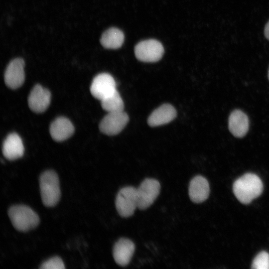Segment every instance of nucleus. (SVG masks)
Masks as SVG:
<instances>
[{
	"label": "nucleus",
	"instance_id": "nucleus-1",
	"mask_svg": "<svg viewBox=\"0 0 269 269\" xmlns=\"http://www.w3.org/2000/svg\"><path fill=\"white\" fill-rule=\"evenodd\" d=\"M234 193L236 198L243 204H249L262 193L263 184L257 175L246 173L234 183Z\"/></svg>",
	"mask_w": 269,
	"mask_h": 269
},
{
	"label": "nucleus",
	"instance_id": "nucleus-2",
	"mask_svg": "<svg viewBox=\"0 0 269 269\" xmlns=\"http://www.w3.org/2000/svg\"><path fill=\"white\" fill-rule=\"evenodd\" d=\"M8 215L13 226L20 232H27L34 229L40 221L37 214L25 205L11 206L8 209Z\"/></svg>",
	"mask_w": 269,
	"mask_h": 269
},
{
	"label": "nucleus",
	"instance_id": "nucleus-3",
	"mask_svg": "<svg viewBox=\"0 0 269 269\" xmlns=\"http://www.w3.org/2000/svg\"><path fill=\"white\" fill-rule=\"evenodd\" d=\"M39 187L44 205L47 207L55 206L59 202L61 196L57 173L51 170L43 172L39 178Z\"/></svg>",
	"mask_w": 269,
	"mask_h": 269
},
{
	"label": "nucleus",
	"instance_id": "nucleus-4",
	"mask_svg": "<svg viewBox=\"0 0 269 269\" xmlns=\"http://www.w3.org/2000/svg\"><path fill=\"white\" fill-rule=\"evenodd\" d=\"M115 205L122 217L128 218L132 216L137 208L136 188L133 186L121 188L116 196Z\"/></svg>",
	"mask_w": 269,
	"mask_h": 269
},
{
	"label": "nucleus",
	"instance_id": "nucleus-5",
	"mask_svg": "<svg viewBox=\"0 0 269 269\" xmlns=\"http://www.w3.org/2000/svg\"><path fill=\"white\" fill-rule=\"evenodd\" d=\"M160 190L159 181L154 178H145L136 188L137 208L141 210L150 207L158 196Z\"/></svg>",
	"mask_w": 269,
	"mask_h": 269
},
{
	"label": "nucleus",
	"instance_id": "nucleus-6",
	"mask_svg": "<svg viewBox=\"0 0 269 269\" xmlns=\"http://www.w3.org/2000/svg\"><path fill=\"white\" fill-rule=\"evenodd\" d=\"M163 53L162 45L155 39L141 41L134 48V54L136 58L145 62L158 61L162 57Z\"/></svg>",
	"mask_w": 269,
	"mask_h": 269
},
{
	"label": "nucleus",
	"instance_id": "nucleus-7",
	"mask_svg": "<svg viewBox=\"0 0 269 269\" xmlns=\"http://www.w3.org/2000/svg\"><path fill=\"white\" fill-rule=\"evenodd\" d=\"M129 116L124 111L108 113L99 124L100 131L108 135L120 133L129 122Z\"/></svg>",
	"mask_w": 269,
	"mask_h": 269
},
{
	"label": "nucleus",
	"instance_id": "nucleus-8",
	"mask_svg": "<svg viewBox=\"0 0 269 269\" xmlns=\"http://www.w3.org/2000/svg\"><path fill=\"white\" fill-rule=\"evenodd\" d=\"M116 90V84L114 78L106 73L97 75L93 79L90 86V92L92 96L100 101Z\"/></svg>",
	"mask_w": 269,
	"mask_h": 269
},
{
	"label": "nucleus",
	"instance_id": "nucleus-9",
	"mask_svg": "<svg viewBox=\"0 0 269 269\" xmlns=\"http://www.w3.org/2000/svg\"><path fill=\"white\" fill-rule=\"evenodd\" d=\"M24 62L20 58L14 59L8 64L4 73V82L9 88L15 89L24 83Z\"/></svg>",
	"mask_w": 269,
	"mask_h": 269
},
{
	"label": "nucleus",
	"instance_id": "nucleus-10",
	"mask_svg": "<svg viewBox=\"0 0 269 269\" xmlns=\"http://www.w3.org/2000/svg\"><path fill=\"white\" fill-rule=\"evenodd\" d=\"M50 101V92L41 85H36L30 93L28 98V104L31 111L35 113H40L47 109Z\"/></svg>",
	"mask_w": 269,
	"mask_h": 269
},
{
	"label": "nucleus",
	"instance_id": "nucleus-11",
	"mask_svg": "<svg viewBox=\"0 0 269 269\" xmlns=\"http://www.w3.org/2000/svg\"><path fill=\"white\" fill-rule=\"evenodd\" d=\"M134 251L135 245L132 241L125 238H120L113 247V255L115 262L120 266H127Z\"/></svg>",
	"mask_w": 269,
	"mask_h": 269
},
{
	"label": "nucleus",
	"instance_id": "nucleus-12",
	"mask_svg": "<svg viewBox=\"0 0 269 269\" xmlns=\"http://www.w3.org/2000/svg\"><path fill=\"white\" fill-rule=\"evenodd\" d=\"M188 193L192 202L196 203L204 202L208 198L210 193L208 181L202 176H195L189 183Z\"/></svg>",
	"mask_w": 269,
	"mask_h": 269
},
{
	"label": "nucleus",
	"instance_id": "nucleus-13",
	"mask_svg": "<svg viewBox=\"0 0 269 269\" xmlns=\"http://www.w3.org/2000/svg\"><path fill=\"white\" fill-rule=\"evenodd\" d=\"M24 150L22 139L16 133L8 134L3 142L2 154L8 160H13L20 158L23 155Z\"/></svg>",
	"mask_w": 269,
	"mask_h": 269
},
{
	"label": "nucleus",
	"instance_id": "nucleus-14",
	"mask_svg": "<svg viewBox=\"0 0 269 269\" xmlns=\"http://www.w3.org/2000/svg\"><path fill=\"white\" fill-rule=\"evenodd\" d=\"M228 128L234 136L240 138L244 137L249 128L248 116L241 110H234L229 117Z\"/></svg>",
	"mask_w": 269,
	"mask_h": 269
},
{
	"label": "nucleus",
	"instance_id": "nucleus-15",
	"mask_svg": "<svg viewBox=\"0 0 269 269\" xmlns=\"http://www.w3.org/2000/svg\"><path fill=\"white\" fill-rule=\"evenodd\" d=\"M49 131L54 140L62 141L73 134L74 127L69 119L65 117H59L51 123Z\"/></svg>",
	"mask_w": 269,
	"mask_h": 269
},
{
	"label": "nucleus",
	"instance_id": "nucleus-16",
	"mask_svg": "<svg viewBox=\"0 0 269 269\" xmlns=\"http://www.w3.org/2000/svg\"><path fill=\"white\" fill-rule=\"evenodd\" d=\"M176 116V111L171 105L165 104L154 110L147 120L151 127L164 125L173 120Z\"/></svg>",
	"mask_w": 269,
	"mask_h": 269
},
{
	"label": "nucleus",
	"instance_id": "nucleus-17",
	"mask_svg": "<svg viewBox=\"0 0 269 269\" xmlns=\"http://www.w3.org/2000/svg\"><path fill=\"white\" fill-rule=\"evenodd\" d=\"M124 41V34L118 28H110L102 35L100 42L102 46L108 49H117L122 46Z\"/></svg>",
	"mask_w": 269,
	"mask_h": 269
},
{
	"label": "nucleus",
	"instance_id": "nucleus-18",
	"mask_svg": "<svg viewBox=\"0 0 269 269\" xmlns=\"http://www.w3.org/2000/svg\"><path fill=\"white\" fill-rule=\"evenodd\" d=\"M101 101L102 108L108 113L124 111V102L117 90Z\"/></svg>",
	"mask_w": 269,
	"mask_h": 269
},
{
	"label": "nucleus",
	"instance_id": "nucleus-19",
	"mask_svg": "<svg viewBox=\"0 0 269 269\" xmlns=\"http://www.w3.org/2000/svg\"><path fill=\"white\" fill-rule=\"evenodd\" d=\"M251 268L269 269V254L265 251L259 253L254 258Z\"/></svg>",
	"mask_w": 269,
	"mask_h": 269
},
{
	"label": "nucleus",
	"instance_id": "nucleus-20",
	"mask_svg": "<svg viewBox=\"0 0 269 269\" xmlns=\"http://www.w3.org/2000/svg\"><path fill=\"white\" fill-rule=\"evenodd\" d=\"M65 268L63 261L60 258L57 256L50 258L41 264L39 267V269H63Z\"/></svg>",
	"mask_w": 269,
	"mask_h": 269
},
{
	"label": "nucleus",
	"instance_id": "nucleus-21",
	"mask_svg": "<svg viewBox=\"0 0 269 269\" xmlns=\"http://www.w3.org/2000/svg\"><path fill=\"white\" fill-rule=\"evenodd\" d=\"M264 33L266 38L269 40V20L265 26Z\"/></svg>",
	"mask_w": 269,
	"mask_h": 269
},
{
	"label": "nucleus",
	"instance_id": "nucleus-22",
	"mask_svg": "<svg viewBox=\"0 0 269 269\" xmlns=\"http://www.w3.org/2000/svg\"><path fill=\"white\" fill-rule=\"evenodd\" d=\"M268 77H269V72H268Z\"/></svg>",
	"mask_w": 269,
	"mask_h": 269
}]
</instances>
